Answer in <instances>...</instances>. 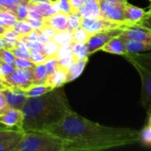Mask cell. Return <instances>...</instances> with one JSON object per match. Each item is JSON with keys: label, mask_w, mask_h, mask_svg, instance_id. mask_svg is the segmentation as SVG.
I'll list each match as a JSON object with an SVG mask.
<instances>
[{"label": "cell", "mask_w": 151, "mask_h": 151, "mask_svg": "<svg viewBox=\"0 0 151 151\" xmlns=\"http://www.w3.org/2000/svg\"><path fill=\"white\" fill-rule=\"evenodd\" d=\"M17 20L15 14L5 11H0V25L4 27H12Z\"/></svg>", "instance_id": "cell-27"}, {"label": "cell", "mask_w": 151, "mask_h": 151, "mask_svg": "<svg viewBox=\"0 0 151 151\" xmlns=\"http://www.w3.org/2000/svg\"><path fill=\"white\" fill-rule=\"evenodd\" d=\"M150 15L148 11L142 8L133 5L127 1L125 4V19L131 23L133 26H136L142 19Z\"/></svg>", "instance_id": "cell-12"}, {"label": "cell", "mask_w": 151, "mask_h": 151, "mask_svg": "<svg viewBox=\"0 0 151 151\" xmlns=\"http://www.w3.org/2000/svg\"><path fill=\"white\" fill-rule=\"evenodd\" d=\"M90 34L86 31L83 27H80L73 31V42L86 43L90 37Z\"/></svg>", "instance_id": "cell-28"}, {"label": "cell", "mask_w": 151, "mask_h": 151, "mask_svg": "<svg viewBox=\"0 0 151 151\" xmlns=\"http://www.w3.org/2000/svg\"><path fill=\"white\" fill-rule=\"evenodd\" d=\"M20 37L22 38H25L28 41H31V42H36V41H39V34H38V31L34 29L32 30L31 32H29L28 34L27 35H20Z\"/></svg>", "instance_id": "cell-44"}, {"label": "cell", "mask_w": 151, "mask_h": 151, "mask_svg": "<svg viewBox=\"0 0 151 151\" xmlns=\"http://www.w3.org/2000/svg\"><path fill=\"white\" fill-rule=\"evenodd\" d=\"M148 114V119H147V125L151 127V111L147 113Z\"/></svg>", "instance_id": "cell-48"}, {"label": "cell", "mask_w": 151, "mask_h": 151, "mask_svg": "<svg viewBox=\"0 0 151 151\" xmlns=\"http://www.w3.org/2000/svg\"><path fill=\"white\" fill-rule=\"evenodd\" d=\"M124 1H127V0H124ZM148 1H150V2H151V0H148Z\"/></svg>", "instance_id": "cell-57"}, {"label": "cell", "mask_w": 151, "mask_h": 151, "mask_svg": "<svg viewBox=\"0 0 151 151\" xmlns=\"http://www.w3.org/2000/svg\"><path fill=\"white\" fill-rule=\"evenodd\" d=\"M88 60H89L88 57H87L85 58H82V59H80V60H76V59L73 60L72 65L67 69V72H68V82L76 80L77 78H79L82 74L87 64L88 63Z\"/></svg>", "instance_id": "cell-17"}, {"label": "cell", "mask_w": 151, "mask_h": 151, "mask_svg": "<svg viewBox=\"0 0 151 151\" xmlns=\"http://www.w3.org/2000/svg\"><path fill=\"white\" fill-rule=\"evenodd\" d=\"M72 110L63 87L39 96L27 97L21 109L24 118L21 130L47 131L59 123Z\"/></svg>", "instance_id": "cell-2"}, {"label": "cell", "mask_w": 151, "mask_h": 151, "mask_svg": "<svg viewBox=\"0 0 151 151\" xmlns=\"http://www.w3.org/2000/svg\"><path fill=\"white\" fill-rule=\"evenodd\" d=\"M22 132L23 131L20 128H18V127H3V128H0V142L10 140V139L17 136L18 134H19Z\"/></svg>", "instance_id": "cell-26"}, {"label": "cell", "mask_w": 151, "mask_h": 151, "mask_svg": "<svg viewBox=\"0 0 151 151\" xmlns=\"http://www.w3.org/2000/svg\"><path fill=\"white\" fill-rule=\"evenodd\" d=\"M44 46V50H43V53L47 56V57H53V56H56L57 53L58 52V50L60 48V45L58 44L55 41L53 40H50L48 41L47 42L43 43Z\"/></svg>", "instance_id": "cell-31"}, {"label": "cell", "mask_w": 151, "mask_h": 151, "mask_svg": "<svg viewBox=\"0 0 151 151\" xmlns=\"http://www.w3.org/2000/svg\"><path fill=\"white\" fill-rule=\"evenodd\" d=\"M5 29H6L5 27H4L3 26H1V25H0V35H1L4 31H5Z\"/></svg>", "instance_id": "cell-51"}, {"label": "cell", "mask_w": 151, "mask_h": 151, "mask_svg": "<svg viewBox=\"0 0 151 151\" xmlns=\"http://www.w3.org/2000/svg\"><path fill=\"white\" fill-rule=\"evenodd\" d=\"M0 5L3 6L6 10V12H9L15 14L16 8L14 7L12 0H0Z\"/></svg>", "instance_id": "cell-42"}, {"label": "cell", "mask_w": 151, "mask_h": 151, "mask_svg": "<svg viewBox=\"0 0 151 151\" xmlns=\"http://www.w3.org/2000/svg\"><path fill=\"white\" fill-rule=\"evenodd\" d=\"M52 0H29V2L33 3H39V2H51Z\"/></svg>", "instance_id": "cell-50"}, {"label": "cell", "mask_w": 151, "mask_h": 151, "mask_svg": "<svg viewBox=\"0 0 151 151\" xmlns=\"http://www.w3.org/2000/svg\"><path fill=\"white\" fill-rule=\"evenodd\" d=\"M38 31V34H39V41L42 42V43H45L47 42L48 41L50 40H52L54 35L56 34V30L51 27L49 25H46L44 24Z\"/></svg>", "instance_id": "cell-25"}, {"label": "cell", "mask_w": 151, "mask_h": 151, "mask_svg": "<svg viewBox=\"0 0 151 151\" xmlns=\"http://www.w3.org/2000/svg\"><path fill=\"white\" fill-rule=\"evenodd\" d=\"M0 11H5V12H6V10H5L3 6H1V5H0Z\"/></svg>", "instance_id": "cell-55"}, {"label": "cell", "mask_w": 151, "mask_h": 151, "mask_svg": "<svg viewBox=\"0 0 151 151\" xmlns=\"http://www.w3.org/2000/svg\"><path fill=\"white\" fill-rule=\"evenodd\" d=\"M48 73L45 67L44 63L43 64H38L35 65L33 69V79L34 83H45V81L47 79Z\"/></svg>", "instance_id": "cell-22"}, {"label": "cell", "mask_w": 151, "mask_h": 151, "mask_svg": "<svg viewBox=\"0 0 151 151\" xmlns=\"http://www.w3.org/2000/svg\"><path fill=\"white\" fill-rule=\"evenodd\" d=\"M4 48H5L4 42L3 38L1 37V35H0V49H4Z\"/></svg>", "instance_id": "cell-49"}, {"label": "cell", "mask_w": 151, "mask_h": 151, "mask_svg": "<svg viewBox=\"0 0 151 151\" xmlns=\"http://www.w3.org/2000/svg\"><path fill=\"white\" fill-rule=\"evenodd\" d=\"M46 70H47V73L48 75L53 73L58 67V58L56 56L53 57H48L47 59L44 62Z\"/></svg>", "instance_id": "cell-35"}, {"label": "cell", "mask_w": 151, "mask_h": 151, "mask_svg": "<svg viewBox=\"0 0 151 151\" xmlns=\"http://www.w3.org/2000/svg\"><path fill=\"white\" fill-rule=\"evenodd\" d=\"M19 40H22L26 43L27 47L28 48V50H29V51L31 53H35V52H42V53H43V50H44L43 46H44V44L42 42H40V41L31 42V41H28V40H27L25 38L20 37V36H19Z\"/></svg>", "instance_id": "cell-33"}, {"label": "cell", "mask_w": 151, "mask_h": 151, "mask_svg": "<svg viewBox=\"0 0 151 151\" xmlns=\"http://www.w3.org/2000/svg\"><path fill=\"white\" fill-rule=\"evenodd\" d=\"M6 126H4V125H3V124H1L0 123V128H3V127H5Z\"/></svg>", "instance_id": "cell-56"}, {"label": "cell", "mask_w": 151, "mask_h": 151, "mask_svg": "<svg viewBox=\"0 0 151 151\" xmlns=\"http://www.w3.org/2000/svg\"><path fill=\"white\" fill-rule=\"evenodd\" d=\"M104 1H110V2H124V0H104Z\"/></svg>", "instance_id": "cell-52"}, {"label": "cell", "mask_w": 151, "mask_h": 151, "mask_svg": "<svg viewBox=\"0 0 151 151\" xmlns=\"http://www.w3.org/2000/svg\"><path fill=\"white\" fill-rule=\"evenodd\" d=\"M16 151H65V141L46 131H25Z\"/></svg>", "instance_id": "cell-3"}, {"label": "cell", "mask_w": 151, "mask_h": 151, "mask_svg": "<svg viewBox=\"0 0 151 151\" xmlns=\"http://www.w3.org/2000/svg\"><path fill=\"white\" fill-rule=\"evenodd\" d=\"M53 41H55L60 46L71 44L73 42V32L70 30H63V31H57L54 35Z\"/></svg>", "instance_id": "cell-23"}, {"label": "cell", "mask_w": 151, "mask_h": 151, "mask_svg": "<svg viewBox=\"0 0 151 151\" xmlns=\"http://www.w3.org/2000/svg\"><path fill=\"white\" fill-rule=\"evenodd\" d=\"M68 82V72L66 69L60 66L51 74L47 76L45 84L50 88L55 89L60 87H64L65 83Z\"/></svg>", "instance_id": "cell-14"}, {"label": "cell", "mask_w": 151, "mask_h": 151, "mask_svg": "<svg viewBox=\"0 0 151 151\" xmlns=\"http://www.w3.org/2000/svg\"><path fill=\"white\" fill-rule=\"evenodd\" d=\"M121 36L124 39L151 44V29L148 27L140 26L130 27L121 34Z\"/></svg>", "instance_id": "cell-9"}, {"label": "cell", "mask_w": 151, "mask_h": 151, "mask_svg": "<svg viewBox=\"0 0 151 151\" xmlns=\"http://www.w3.org/2000/svg\"><path fill=\"white\" fill-rule=\"evenodd\" d=\"M124 2H110L100 0L101 16L115 21H127L125 19V4Z\"/></svg>", "instance_id": "cell-7"}, {"label": "cell", "mask_w": 151, "mask_h": 151, "mask_svg": "<svg viewBox=\"0 0 151 151\" xmlns=\"http://www.w3.org/2000/svg\"><path fill=\"white\" fill-rule=\"evenodd\" d=\"M9 108L10 107L8 106L5 95H4V93L3 90H0V114L3 113V112H4Z\"/></svg>", "instance_id": "cell-43"}, {"label": "cell", "mask_w": 151, "mask_h": 151, "mask_svg": "<svg viewBox=\"0 0 151 151\" xmlns=\"http://www.w3.org/2000/svg\"><path fill=\"white\" fill-rule=\"evenodd\" d=\"M49 132L65 141V151H99L140 142V131L101 125L72 110Z\"/></svg>", "instance_id": "cell-1"}, {"label": "cell", "mask_w": 151, "mask_h": 151, "mask_svg": "<svg viewBox=\"0 0 151 151\" xmlns=\"http://www.w3.org/2000/svg\"><path fill=\"white\" fill-rule=\"evenodd\" d=\"M136 26H140V27H148L151 29V15H149L148 17H146L144 19H142L140 23H138Z\"/></svg>", "instance_id": "cell-47"}, {"label": "cell", "mask_w": 151, "mask_h": 151, "mask_svg": "<svg viewBox=\"0 0 151 151\" xmlns=\"http://www.w3.org/2000/svg\"><path fill=\"white\" fill-rule=\"evenodd\" d=\"M125 58H130L141 65L142 67L151 72V50L142 53H133L123 56Z\"/></svg>", "instance_id": "cell-18"}, {"label": "cell", "mask_w": 151, "mask_h": 151, "mask_svg": "<svg viewBox=\"0 0 151 151\" xmlns=\"http://www.w3.org/2000/svg\"><path fill=\"white\" fill-rule=\"evenodd\" d=\"M86 2V0H70V5L72 9V12L77 13L79 9L82 6V4Z\"/></svg>", "instance_id": "cell-45"}, {"label": "cell", "mask_w": 151, "mask_h": 151, "mask_svg": "<svg viewBox=\"0 0 151 151\" xmlns=\"http://www.w3.org/2000/svg\"><path fill=\"white\" fill-rule=\"evenodd\" d=\"M73 56V50H72V45L67 44V45H62L60 46L58 52L57 53L56 57L58 59H61L64 58H67Z\"/></svg>", "instance_id": "cell-38"}, {"label": "cell", "mask_w": 151, "mask_h": 151, "mask_svg": "<svg viewBox=\"0 0 151 151\" xmlns=\"http://www.w3.org/2000/svg\"><path fill=\"white\" fill-rule=\"evenodd\" d=\"M81 27L88 31L90 35L97 32L111 30L117 28L127 29L130 27H134L128 21H115L109 19H105L102 16L93 18H81Z\"/></svg>", "instance_id": "cell-4"}, {"label": "cell", "mask_w": 151, "mask_h": 151, "mask_svg": "<svg viewBox=\"0 0 151 151\" xmlns=\"http://www.w3.org/2000/svg\"><path fill=\"white\" fill-rule=\"evenodd\" d=\"M28 3H29V0H25L17 6L15 15L18 20H26L27 19L28 14H29Z\"/></svg>", "instance_id": "cell-29"}, {"label": "cell", "mask_w": 151, "mask_h": 151, "mask_svg": "<svg viewBox=\"0 0 151 151\" xmlns=\"http://www.w3.org/2000/svg\"><path fill=\"white\" fill-rule=\"evenodd\" d=\"M125 42H126V49L127 54L142 53L151 50V44H147L144 42L128 40V39H125Z\"/></svg>", "instance_id": "cell-19"}, {"label": "cell", "mask_w": 151, "mask_h": 151, "mask_svg": "<svg viewBox=\"0 0 151 151\" xmlns=\"http://www.w3.org/2000/svg\"><path fill=\"white\" fill-rule=\"evenodd\" d=\"M35 64L27 58H16L15 59V67L22 68V69H33L35 67Z\"/></svg>", "instance_id": "cell-37"}, {"label": "cell", "mask_w": 151, "mask_h": 151, "mask_svg": "<svg viewBox=\"0 0 151 151\" xmlns=\"http://www.w3.org/2000/svg\"><path fill=\"white\" fill-rule=\"evenodd\" d=\"M23 134H24V131L10 140L0 142V151H16L19 143L20 142L22 139Z\"/></svg>", "instance_id": "cell-24"}, {"label": "cell", "mask_w": 151, "mask_h": 151, "mask_svg": "<svg viewBox=\"0 0 151 151\" xmlns=\"http://www.w3.org/2000/svg\"><path fill=\"white\" fill-rule=\"evenodd\" d=\"M136 70L141 78L142 92H141V104L145 109L147 113L151 111V72L142 67L138 63L130 58H126Z\"/></svg>", "instance_id": "cell-5"}, {"label": "cell", "mask_w": 151, "mask_h": 151, "mask_svg": "<svg viewBox=\"0 0 151 151\" xmlns=\"http://www.w3.org/2000/svg\"><path fill=\"white\" fill-rule=\"evenodd\" d=\"M148 12H149L150 15H151V2H150V6H149V8H148Z\"/></svg>", "instance_id": "cell-53"}, {"label": "cell", "mask_w": 151, "mask_h": 151, "mask_svg": "<svg viewBox=\"0 0 151 151\" xmlns=\"http://www.w3.org/2000/svg\"><path fill=\"white\" fill-rule=\"evenodd\" d=\"M23 119L21 110L13 108H9L0 114V123L9 127H18L21 129Z\"/></svg>", "instance_id": "cell-11"}, {"label": "cell", "mask_w": 151, "mask_h": 151, "mask_svg": "<svg viewBox=\"0 0 151 151\" xmlns=\"http://www.w3.org/2000/svg\"><path fill=\"white\" fill-rule=\"evenodd\" d=\"M61 8V12L65 13L72 12L71 5H70V0H58Z\"/></svg>", "instance_id": "cell-46"}, {"label": "cell", "mask_w": 151, "mask_h": 151, "mask_svg": "<svg viewBox=\"0 0 151 151\" xmlns=\"http://www.w3.org/2000/svg\"><path fill=\"white\" fill-rule=\"evenodd\" d=\"M12 27L20 35H27L32 30H34L32 26L27 20H17Z\"/></svg>", "instance_id": "cell-30"}, {"label": "cell", "mask_w": 151, "mask_h": 151, "mask_svg": "<svg viewBox=\"0 0 151 151\" xmlns=\"http://www.w3.org/2000/svg\"><path fill=\"white\" fill-rule=\"evenodd\" d=\"M71 45H72L73 55L74 59L80 60V59L85 58L87 57H89L87 43H81V42H72Z\"/></svg>", "instance_id": "cell-21"}, {"label": "cell", "mask_w": 151, "mask_h": 151, "mask_svg": "<svg viewBox=\"0 0 151 151\" xmlns=\"http://www.w3.org/2000/svg\"><path fill=\"white\" fill-rule=\"evenodd\" d=\"M31 26L35 30H39L43 25H44V22H43V19H35V18H31V17H27V19H26Z\"/></svg>", "instance_id": "cell-41"}, {"label": "cell", "mask_w": 151, "mask_h": 151, "mask_svg": "<svg viewBox=\"0 0 151 151\" xmlns=\"http://www.w3.org/2000/svg\"><path fill=\"white\" fill-rule=\"evenodd\" d=\"M77 13L81 18H93L101 16L100 0H86Z\"/></svg>", "instance_id": "cell-16"}, {"label": "cell", "mask_w": 151, "mask_h": 151, "mask_svg": "<svg viewBox=\"0 0 151 151\" xmlns=\"http://www.w3.org/2000/svg\"><path fill=\"white\" fill-rule=\"evenodd\" d=\"M140 142L145 147H151V127L146 125L140 131Z\"/></svg>", "instance_id": "cell-32"}, {"label": "cell", "mask_w": 151, "mask_h": 151, "mask_svg": "<svg viewBox=\"0 0 151 151\" xmlns=\"http://www.w3.org/2000/svg\"><path fill=\"white\" fill-rule=\"evenodd\" d=\"M33 69L16 68L13 73L6 76L4 79L10 86L24 90L34 83Z\"/></svg>", "instance_id": "cell-8"}, {"label": "cell", "mask_w": 151, "mask_h": 151, "mask_svg": "<svg viewBox=\"0 0 151 151\" xmlns=\"http://www.w3.org/2000/svg\"><path fill=\"white\" fill-rule=\"evenodd\" d=\"M81 17L78 13L70 12L68 14V30L73 31L76 28L81 27Z\"/></svg>", "instance_id": "cell-34"}, {"label": "cell", "mask_w": 151, "mask_h": 151, "mask_svg": "<svg viewBox=\"0 0 151 151\" xmlns=\"http://www.w3.org/2000/svg\"><path fill=\"white\" fill-rule=\"evenodd\" d=\"M50 90H52V89H50L45 83H40V84L33 83L27 88L24 89L27 97L39 96H42V95H43V94H45Z\"/></svg>", "instance_id": "cell-20"}, {"label": "cell", "mask_w": 151, "mask_h": 151, "mask_svg": "<svg viewBox=\"0 0 151 151\" xmlns=\"http://www.w3.org/2000/svg\"><path fill=\"white\" fill-rule=\"evenodd\" d=\"M126 29L124 28H117V29L101 31L91 35L89 39L86 42L88 49L89 55H92L99 51L102 46H104L106 42H108L112 38L120 35Z\"/></svg>", "instance_id": "cell-6"}, {"label": "cell", "mask_w": 151, "mask_h": 151, "mask_svg": "<svg viewBox=\"0 0 151 151\" xmlns=\"http://www.w3.org/2000/svg\"><path fill=\"white\" fill-rule=\"evenodd\" d=\"M47 58L48 57L44 53H42V52H35V53H31L30 55V60L35 65L43 64L45 60L47 59Z\"/></svg>", "instance_id": "cell-39"}, {"label": "cell", "mask_w": 151, "mask_h": 151, "mask_svg": "<svg viewBox=\"0 0 151 151\" xmlns=\"http://www.w3.org/2000/svg\"><path fill=\"white\" fill-rule=\"evenodd\" d=\"M16 69V67L14 65H9V64H6L4 62H3L1 65H0V73L3 75L4 78H5L6 76L10 75L12 73H13V71Z\"/></svg>", "instance_id": "cell-40"}, {"label": "cell", "mask_w": 151, "mask_h": 151, "mask_svg": "<svg viewBox=\"0 0 151 151\" xmlns=\"http://www.w3.org/2000/svg\"><path fill=\"white\" fill-rule=\"evenodd\" d=\"M1 55H2V59L3 62L14 65L15 66V59L16 57L13 55V53L12 52V50H8V49H1Z\"/></svg>", "instance_id": "cell-36"}, {"label": "cell", "mask_w": 151, "mask_h": 151, "mask_svg": "<svg viewBox=\"0 0 151 151\" xmlns=\"http://www.w3.org/2000/svg\"><path fill=\"white\" fill-rule=\"evenodd\" d=\"M100 50L106 53L120 55V56H125L127 54L125 39L121 36V35L110 40L108 42H106L104 46L101 47L99 51Z\"/></svg>", "instance_id": "cell-13"}, {"label": "cell", "mask_w": 151, "mask_h": 151, "mask_svg": "<svg viewBox=\"0 0 151 151\" xmlns=\"http://www.w3.org/2000/svg\"><path fill=\"white\" fill-rule=\"evenodd\" d=\"M3 91L5 95L6 101L10 108L18 109V110L22 109L24 104L26 103V100L27 99V96L23 89L19 88L10 87Z\"/></svg>", "instance_id": "cell-10"}, {"label": "cell", "mask_w": 151, "mask_h": 151, "mask_svg": "<svg viewBox=\"0 0 151 151\" xmlns=\"http://www.w3.org/2000/svg\"><path fill=\"white\" fill-rule=\"evenodd\" d=\"M3 63V59H2V55H1V49H0V65Z\"/></svg>", "instance_id": "cell-54"}, {"label": "cell", "mask_w": 151, "mask_h": 151, "mask_svg": "<svg viewBox=\"0 0 151 151\" xmlns=\"http://www.w3.org/2000/svg\"><path fill=\"white\" fill-rule=\"evenodd\" d=\"M68 14L60 12L48 17H43L42 19L44 24L50 26L56 31L68 30Z\"/></svg>", "instance_id": "cell-15"}]
</instances>
